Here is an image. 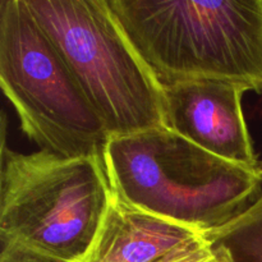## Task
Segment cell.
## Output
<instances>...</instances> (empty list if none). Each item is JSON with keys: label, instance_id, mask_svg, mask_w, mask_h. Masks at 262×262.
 <instances>
[{"label": "cell", "instance_id": "6da1fadb", "mask_svg": "<svg viewBox=\"0 0 262 262\" xmlns=\"http://www.w3.org/2000/svg\"><path fill=\"white\" fill-rule=\"evenodd\" d=\"M161 89L223 81L262 94V0H106Z\"/></svg>", "mask_w": 262, "mask_h": 262}, {"label": "cell", "instance_id": "7a4b0ae2", "mask_svg": "<svg viewBox=\"0 0 262 262\" xmlns=\"http://www.w3.org/2000/svg\"><path fill=\"white\" fill-rule=\"evenodd\" d=\"M104 164L117 199L204 235L262 193L260 169L217 158L165 127L112 137Z\"/></svg>", "mask_w": 262, "mask_h": 262}, {"label": "cell", "instance_id": "3957f363", "mask_svg": "<svg viewBox=\"0 0 262 262\" xmlns=\"http://www.w3.org/2000/svg\"><path fill=\"white\" fill-rule=\"evenodd\" d=\"M113 197L104 158L19 154L3 145L2 245L59 262H82Z\"/></svg>", "mask_w": 262, "mask_h": 262}, {"label": "cell", "instance_id": "277c9868", "mask_svg": "<svg viewBox=\"0 0 262 262\" xmlns=\"http://www.w3.org/2000/svg\"><path fill=\"white\" fill-rule=\"evenodd\" d=\"M110 138L164 128L163 89L106 0H25Z\"/></svg>", "mask_w": 262, "mask_h": 262}, {"label": "cell", "instance_id": "5b68a950", "mask_svg": "<svg viewBox=\"0 0 262 262\" xmlns=\"http://www.w3.org/2000/svg\"><path fill=\"white\" fill-rule=\"evenodd\" d=\"M0 84L23 132L63 158H104V123L25 0L0 2Z\"/></svg>", "mask_w": 262, "mask_h": 262}, {"label": "cell", "instance_id": "8992f818", "mask_svg": "<svg viewBox=\"0 0 262 262\" xmlns=\"http://www.w3.org/2000/svg\"><path fill=\"white\" fill-rule=\"evenodd\" d=\"M248 90L223 81H193L164 87V124L207 152L258 169L242 112Z\"/></svg>", "mask_w": 262, "mask_h": 262}, {"label": "cell", "instance_id": "52a82bcc", "mask_svg": "<svg viewBox=\"0 0 262 262\" xmlns=\"http://www.w3.org/2000/svg\"><path fill=\"white\" fill-rule=\"evenodd\" d=\"M204 238L202 233L129 206L114 196L82 262H160Z\"/></svg>", "mask_w": 262, "mask_h": 262}, {"label": "cell", "instance_id": "ba28073f", "mask_svg": "<svg viewBox=\"0 0 262 262\" xmlns=\"http://www.w3.org/2000/svg\"><path fill=\"white\" fill-rule=\"evenodd\" d=\"M205 238L228 262H262V193L239 216Z\"/></svg>", "mask_w": 262, "mask_h": 262}, {"label": "cell", "instance_id": "9c48e42d", "mask_svg": "<svg viewBox=\"0 0 262 262\" xmlns=\"http://www.w3.org/2000/svg\"><path fill=\"white\" fill-rule=\"evenodd\" d=\"M160 262H228L220 251L215 250L209 241L204 238L191 247L164 258Z\"/></svg>", "mask_w": 262, "mask_h": 262}, {"label": "cell", "instance_id": "30bf717a", "mask_svg": "<svg viewBox=\"0 0 262 262\" xmlns=\"http://www.w3.org/2000/svg\"><path fill=\"white\" fill-rule=\"evenodd\" d=\"M0 262H59L15 245H2Z\"/></svg>", "mask_w": 262, "mask_h": 262}, {"label": "cell", "instance_id": "8fae6325", "mask_svg": "<svg viewBox=\"0 0 262 262\" xmlns=\"http://www.w3.org/2000/svg\"><path fill=\"white\" fill-rule=\"evenodd\" d=\"M258 169H260V171L262 173V161H260V164H258Z\"/></svg>", "mask_w": 262, "mask_h": 262}]
</instances>
